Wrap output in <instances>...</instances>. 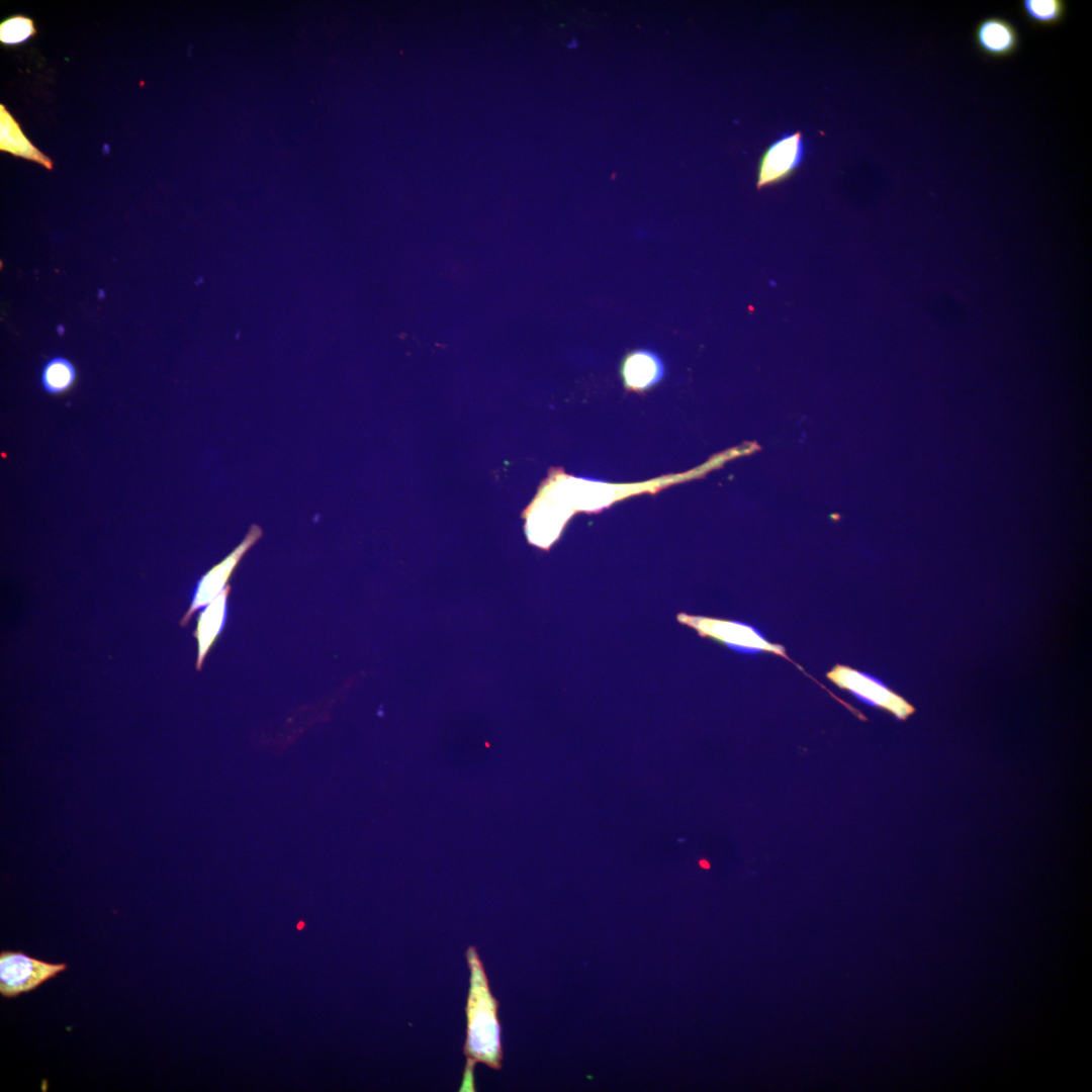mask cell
I'll use <instances>...</instances> for the list:
<instances>
[{"label": "cell", "instance_id": "obj_1", "mask_svg": "<svg viewBox=\"0 0 1092 1092\" xmlns=\"http://www.w3.org/2000/svg\"><path fill=\"white\" fill-rule=\"evenodd\" d=\"M469 967V991L465 1006L467 1028L464 1042L466 1067L461 1091H473L472 1072L477 1063L491 1069L502 1068L503 1048L498 1001L492 996L483 964L474 946L466 951Z\"/></svg>", "mask_w": 1092, "mask_h": 1092}, {"label": "cell", "instance_id": "obj_2", "mask_svg": "<svg viewBox=\"0 0 1092 1092\" xmlns=\"http://www.w3.org/2000/svg\"><path fill=\"white\" fill-rule=\"evenodd\" d=\"M676 618L680 624L695 629L701 637L719 641L736 651L744 653L769 652L782 656L795 664L801 671L812 678L816 684L820 685L824 690L826 689L814 677L804 671L802 666L791 659L783 645L769 642L754 626L743 622L693 616L685 613L678 614Z\"/></svg>", "mask_w": 1092, "mask_h": 1092}, {"label": "cell", "instance_id": "obj_3", "mask_svg": "<svg viewBox=\"0 0 1092 1092\" xmlns=\"http://www.w3.org/2000/svg\"><path fill=\"white\" fill-rule=\"evenodd\" d=\"M826 676L861 702L886 710L900 721H906L916 711L911 703L882 680L848 665L837 663L827 671Z\"/></svg>", "mask_w": 1092, "mask_h": 1092}, {"label": "cell", "instance_id": "obj_4", "mask_svg": "<svg viewBox=\"0 0 1092 1092\" xmlns=\"http://www.w3.org/2000/svg\"><path fill=\"white\" fill-rule=\"evenodd\" d=\"M66 969V964L47 963L19 951H1L0 994L14 998L30 992Z\"/></svg>", "mask_w": 1092, "mask_h": 1092}, {"label": "cell", "instance_id": "obj_5", "mask_svg": "<svg viewBox=\"0 0 1092 1092\" xmlns=\"http://www.w3.org/2000/svg\"><path fill=\"white\" fill-rule=\"evenodd\" d=\"M805 151L806 144L800 130L784 133L770 144L758 161L756 188L789 179L800 167Z\"/></svg>", "mask_w": 1092, "mask_h": 1092}, {"label": "cell", "instance_id": "obj_6", "mask_svg": "<svg viewBox=\"0 0 1092 1092\" xmlns=\"http://www.w3.org/2000/svg\"><path fill=\"white\" fill-rule=\"evenodd\" d=\"M261 536L262 530L258 526H252L244 540L228 556L198 579L192 594L190 607L180 621L181 626H186L196 611L204 608L225 589L226 582L236 566Z\"/></svg>", "mask_w": 1092, "mask_h": 1092}, {"label": "cell", "instance_id": "obj_7", "mask_svg": "<svg viewBox=\"0 0 1092 1092\" xmlns=\"http://www.w3.org/2000/svg\"><path fill=\"white\" fill-rule=\"evenodd\" d=\"M974 41L984 55L1005 58L1017 50L1019 34L1016 27L1007 19L991 16L982 19L976 25Z\"/></svg>", "mask_w": 1092, "mask_h": 1092}, {"label": "cell", "instance_id": "obj_8", "mask_svg": "<svg viewBox=\"0 0 1092 1092\" xmlns=\"http://www.w3.org/2000/svg\"><path fill=\"white\" fill-rule=\"evenodd\" d=\"M230 592L231 586L228 585L221 594L202 608L198 615L196 628L193 632V636L197 641L195 664L197 670L201 669L207 653L224 627Z\"/></svg>", "mask_w": 1092, "mask_h": 1092}, {"label": "cell", "instance_id": "obj_9", "mask_svg": "<svg viewBox=\"0 0 1092 1092\" xmlns=\"http://www.w3.org/2000/svg\"><path fill=\"white\" fill-rule=\"evenodd\" d=\"M0 151L37 163L47 170L54 169L52 159L28 140L20 124L3 103L0 104Z\"/></svg>", "mask_w": 1092, "mask_h": 1092}, {"label": "cell", "instance_id": "obj_10", "mask_svg": "<svg viewBox=\"0 0 1092 1092\" xmlns=\"http://www.w3.org/2000/svg\"><path fill=\"white\" fill-rule=\"evenodd\" d=\"M662 364L659 358L649 351L630 353L622 365L625 384L632 389H645L656 383L662 376Z\"/></svg>", "mask_w": 1092, "mask_h": 1092}, {"label": "cell", "instance_id": "obj_11", "mask_svg": "<svg viewBox=\"0 0 1092 1092\" xmlns=\"http://www.w3.org/2000/svg\"><path fill=\"white\" fill-rule=\"evenodd\" d=\"M76 369L72 362L64 357H54L42 367L40 382L50 394L67 391L75 382Z\"/></svg>", "mask_w": 1092, "mask_h": 1092}, {"label": "cell", "instance_id": "obj_12", "mask_svg": "<svg viewBox=\"0 0 1092 1092\" xmlns=\"http://www.w3.org/2000/svg\"><path fill=\"white\" fill-rule=\"evenodd\" d=\"M1020 6L1029 21L1043 26L1062 21L1067 9L1062 0H1024Z\"/></svg>", "mask_w": 1092, "mask_h": 1092}, {"label": "cell", "instance_id": "obj_13", "mask_svg": "<svg viewBox=\"0 0 1092 1092\" xmlns=\"http://www.w3.org/2000/svg\"><path fill=\"white\" fill-rule=\"evenodd\" d=\"M37 33L34 20L23 14H14L0 22V42L3 47L20 46Z\"/></svg>", "mask_w": 1092, "mask_h": 1092}, {"label": "cell", "instance_id": "obj_14", "mask_svg": "<svg viewBox=\"0 0 1092 1092\" xmlns=\"http://www.w3.org/2000/svg\"><path fill=\"white\" fill-rule=\"evenodd\" d=\"M303 925H304V924H303L302 922H300V923H298V925H297V928H298V929H301V928L303 927Z\"/></svg>", "mask_w": 1092, "mask_h": 1092}]
</instances>
